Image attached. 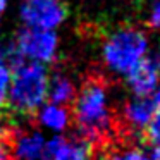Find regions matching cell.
I'll return each mask as SVG.
<instances>
[{
	"instance_id": "6da1fadb",
	"label": "cell",
	"mask_w": 160,
	"mask_h": 160,
	"mask_svg": "<svg viewBox=\"0 0 160 160\" xmlns=\"http://www.w3.org/2000/svg\"><path fill=\"white\" fill-rule=\"evenodd\" d=\"M71 122L76 126V136L91 152L108 150L117 134V117L108 102V84L102 74L88 72L81 79L71 105Z\"/></svg>"
},
{
	"instance_id": "4fadbf2b",
	"label": "cell",
	"mask_w": 160,
	"mask_h": 160,
	"mask_svg": "<svg viewBox=\"0 0 160 160\" xmlns=\"http://www.w3.org/2000/svg\"><path fill=\"white\" fill-rule=\"evenodd\" d=\"M12 128V121H11V115H7L5 112L0 110V145H4L5 139L9 136V131Z\"/></svg>"
},
{
	"instance_id": "ffe728a7",
	"label": "cell",
	"mask_w": 160,
	"mask_h": 160,
	"mask_svg": "<svg viewBox=\"0 0 160 160\" xmlns=\"http://www.w3.org/2000/svg\"><path fill=\"white\" fill-rule=\"evenodd\" d=\"M158 160H160V150H158Z\"/></svg>"
},
{
	"instance_id": "9a60e30c",
	"label": "cell",
	"mask_w": 160,
	"mask_h": 160,
	"mask_svg": "<svg viewBox=\"0 0 160 160\" xmlns=\"http://www.w3.org/2000/svg\"><path fill=\"white\" fill-rule=\"evenodd\" d=\"M103 160H122L121 158V152H112V150H107L103 155Z\"/></svg>"
},
{
	"instance_id": "2e32d148",
	"label": "cell",
	"mask_w": 160,
	"mask_h": 160,
	"mask_svg": "<svg viewBox=\"0 0 160 160\" xmlns=\"http://www.w3.org/2000/svg\"><path fill=\"white\" fill-rule=\"evenodd\" d=\"M0 160H12L11 152L5 145H0Z\"/></svg>"
},
{
	"instance_id": "44dd1931",
	"label": "cell",
	"mask_w": 160,
	"mask_h": 160,
	"mask_svg": "<svg viewBox=\"0 0 160 160\" xmlns=\"http://www.w3.org/2000/svg\"><path fill=\"white\" fill-rule=\"evenodd\" d=\"M86 160H88V158H86Z\"/></svg>"
},
{
	"instance_id": "ac0fdd59",
	"label": "cell",
	"mask_w": 160,
	"mask_h": 160,
	"mask_svg": "<svg viewBox=\"0 0 160 160\" xmlns=\"http://www.w3.org/2000/svg\"><path fill=\"white\" fill-rule=\"evenodd\" d=\"M150 60H152V62H153V66H155L157 69H158V72H160V50H158V52H155V53H153V55L150 57Z\"/></svg>"
},
{
	"instance_id": "d6986e66",
	"label": "cell",
	"mask_w": 160,
	"mask_h": 160,
	"mask_svg": "<svg viewBox=\"0 0 160 160\" xmlns=\"http://www.w3.org/2000/svg\"><path fill=\"white\" fill-rule=\"evenodd\" d=\"M5 7H7V0H0V14L4 12Z\"/></svg>"
},
{
	"instance_id": "5bb4252c",
	"label": "cell",
	"mask_w": 160,
	"mask_h": 160,
	"mask_svg": "<svg viewBox=\"0 0 160 160\" xmlns=\"http://www.w3.org/2000/svg\"><path fill=\"white\" fill-rule=\"evenodd\" d=\"M148 26L153 29H158L160 28V0L153 4V7L150 9V14H148Z\"/></svg>"
},
{
	"instance_id": "e0dca14e",
	"label": "cell",
	"mask_w": 160,
	"mask_h": 160,
	"mask_svg": "<svg viewBox=\"0 0 160 160\" xmlns=\"http://www.w3.org/2000/svg\"><path fill=\"white\" fill-rule=\"evenodd\" d=\"M153 103H155V107H157V110H160V84L157 86V90H155V93H153Z\"/></svg>"
},
{
	"instance_id": "52a82bcc",
	"label": "cell",
	"mask_w": 160,
	"mask_h": 160,
	"mask_svg": "<svg viewBox=\"0 0 160 160\" xmlns=\"http://www.w3.org/2000/svg\"><path fill=\"white\" fill-rule=\"evenodd\" d=\"M157 107L152 98H139L134 97L132 100L126 102L121 110V117L117 119V126L124 124L126 129L131 132H141L155 115Z\"/></svg>"
},
{
	"instance_id": "7c38bea8",
	"label": "cell",
	"mask_w": 160,
	"mask_h": 160,
	"mask_svg": "<svg viewBox=\"0 0 160 160\" xmlns=\"http://www.w3.org/2000/svg\"><path fill=\"white\" fill-rule=\"evenodd\" d=\"M143 138L146 139V143H148L153 150H160V110L155 112L152 121H150L148 126L145 128Z\"/></svg>"
},
{
	"instance_id": "277c9868",
	"label": "cell",
	"mask_w": 160,
	"mask_h": 160,
	"mask_svg": "<svg viewBox=\"0 0 160 160\" xmlns=\"http://www.w3.org/2000/svg\"><path fill=\"white\" fill-rule=\"evenodd\" d=\"M4 145L9 148L12 160H43L47 139L42 131L35 128L33 119H28L26 124L12 122Z\"/></svg>"
},
{
	"instance_id": "3957f363",
	"label": "cell",
	"mask_w": 160,
	"mask_h": 160,
	"mask_svg": "<svg viewBox=\"0 0 160 160\" xmlns=\"http://www.w3.org/2000/svg\"><path fill=\"white\" fill-rule=\"evenodd\" d=\"M148 52V38L139 28L124 26L107 36L102 47L105 66L117 74H128Z\"/></svg>"
},
{
	"instance_id": "9c48e42d",
	"label": "cell",
	"mask_w": 160,
	"mask_h": 160,
	"mask_svg": "<svg viewBox=\"0 0 160 160\" xmlns=\"http://www.w3.org/2000/svg\"><path fill=\"white\" fill-rule=\"evenodd\" d=\"M76 84L72 78L64 69H55L48 79V88H47V98L50 103L60 105V107L69 108L76 97Z\"/></svg>"
},
{
	"instance_id": "7a4b0ae2",
	"label": "cell",
	"mask_w": 160,
	"mask_h": 160,
	"mask_svg": "<svg viewBox=\"0 0 160 160\" xmlns=\"http://www.w3.org/2000/svg\"><path fill=\"white\" fill-rule=\"evenodd\" d=\"M48 72L45 66L38 62H22L12 69V79L9 86L7 105L16 115L33 119L47 100Z\"/></svg>"
},
{
	"instance_id": "8992f818",
	"label": "cell",
	"mask_w": 160,
	"mask_h": 160,
	"mask_svg": "<svg viewBox=\"0 0 160 160\" xmlns=\"http://www.w3.org/2000/svg\"><path fill=\"white\" fill-rule=\"evenodd\" d=\"M66 18L67 5L64 0H22L21 4V19L26 28L52 31Z\"/></svg>"
},
{
	"instance_id": "8fae6325",
	"label": "cell",
	"mask_w": 160,
	"mask_h": 160,
	"mask_svg": "<svg viewBox=\"0 0 160 160\" xmlns=\"http://www.w3.org/2000/svg\"><path fill=\"white\" fill-rule=\"evenodd\" d=\"M12 69L9 66V45H0V108L7 105Z\"/></svg>"
},
{
	"instance_id": "5b68a950",
	"label": "cell",
	"mask_w": 160,
	"mask_h": 160,
	"mask_svg": "<svg viewBox=\"0 0 160 160\" xmlns=\"http://www.w3.org/2000/svg\"><path fill=\"white\" fill-rule=\"evenodd\" d=\"M12 43L24 60L29 59L38 64L53 62L57 57V50H59L57 35L47 29H21Z\"/></svg>"
},
{
	"instance_id": "ba28073f",
	"label": "cell",
	"mask_w": 160,
	"mask_h": 160,
	"mask_svg": "<svg viewBox=\"0 0 160 160\" xmlns=\"http://www.w3.org/2000/svg\"><path fill=\"white\" fill-rule=\"evenodd\" d=\"M126 76H128V84L131 88V91L134 93V97L150 98L158 86L160 72L150 59H143Z\"/></svg>"
},
{
	"instance_id": "30bf717a",
	"label": "cell",
	"mask_w": 160,
	"mask_h": 160,
	"mask_svg": "<svg viewBox=\"0 0 160 160\" xmlns=\"http://www.w3.org/2000/svg\"><path fill=\"white\" fill-rule=\"evenodd\" d=\"M33 122L53 132H62L71 126V110L53 103L42 105L33 115Z\"/></svg>"
}]
</instances>
